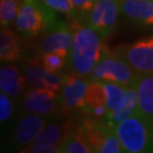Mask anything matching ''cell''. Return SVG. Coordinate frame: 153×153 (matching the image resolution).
Masks as SVG:
<instances>
[{"label":"cell","mask_w":153,"mask_h":153,"mask_svg":"<svg viewBox=\"0 0 153 153\" xmlns=\"http://www.w3.org/2000/svg\"><path fill=\"white\" fill-rule=\"evenodd\" d=\"M73 44L74 30H71L67 23H64L58 28L45 34L39 43V51L42 55L48 52L59 53L71 64Z\"/></svg>","instance_id":"obj_12"},{"label":"cell","mask_w":153,"mask_h":153,"mask_svg":"<svg viewBox=\"0 0 153 153\" xmlns=\"http://www.w3.org/2000/svg\"><path fill=\"white\" fill-rule=\"evenodd\" d=\"M27 82L23 73L14 65L1 66L0 68V90L14 100H22Z\"/></svg>","instance_id":"obj_14"},{"label":"cell","mask_w":153,"mask_h":153,"mask_svg":"<svg viewBox=\"0 0 153 153\" xmlns=\"http://www.w3.org/2000/svg\"><path fill=\"white\" fill-rule=\"evenodd\" d=\"M57 11L42 0H22L15 21L17 34L23 38H36L58 28L64 24Z\"/></svg>","instance_id":"obj_1"},{"label":"cell","mask_w":153,"mask_h":153,"mask_svg":"<svg viewBox=\"0 0 153 153\" xmlns=\"http://www.w3.org/2000/svg\"><path fill=\"white\" fill-rule=\"evenodd\" d=\"M97 1L98 0H73V4L76 8L79 22L83 24L85 23L90 11L92 10V8L94 7Z\"/></svg>","instance_id":"obj_25"},{"label":"cell","mask_w":153,"mask_h":153,"mask_svg":"<svg viewBox=\"0 0 153 153\" xmlns=\"http://www.w3.org/2000/svg\"><path fill=\"white\" fill-rule=\"evenodd\" d=\"M19 9V0H0V22L1 26L9 27L15 24Z\"/></svg>","instance_id":"obj_22"},{"label":"cell","mask_w":153,"mask_h":153,"mask_svg":"<svg viewBox=\"0 0 153 153\" xmlns=\"http://www.w3.org/2000/svg\"><path fill=\"white\" fill-rule=\"evenodd\" d=\"M45 5L73 21H78V15L73 0H42Z\"/></svg>","instance_id":"obj_23"},{"label":"cell","mask_w":153,"mask_h":153,"mask_svg":"<svg viewBox=\"0 0 153 153\" xmlns=\"http://www.w3.org/2000/svg\"><path fill=\"white\" fill-rule=\"evenodd\" d=\"M41 62L44 66V68L56 73H61L65 66L69 64L64 57H61L59 53H56V52L43 53L41 56Z\"/></svg>","instance_id":"obj_24"},{"label":"cell","mask_w":153,"mask_h":153,"mask_svg":"<svg viewBox=\"0 0 153 153\" xmlns=\"http://www.w3.org/2000/svg\"><path fill=\"white\" fill-rule=\"evenodd\" d=\"M23 58L22 44L17 35L8 27L1 26L0 32V60L5 62L21 60Z\"/></svg>","instance_id":"obj_17"},{"label":"cell","mask_w":153,"mask_h":153,"mask_svg":"<svg viewBox=\"0 0 153 153\" xmlns=\"http://www.w3.org/2000/svg\"><path fill=\"white\" fill-rule=\"evenodd\" d=\"M16 104L14 102V99L8 97L7 94L1 92L0 94V124H1V136L5 137L2 138L7 140L8 136L11 134L13 129L15 128L16 121Z\"/></svg>","instance_id":"obj_18"},{"label":"cell","mask_w":153,"mask_h":153,"mask_svg":"<svg viewBox=\"0 0 153 153\" xmlns=\"http://www.w3.org/2000/svg\"><path fill=\"white\" fill-rule=\"evenodd\" d=\"M71 121L62 120L61 116L44 127L31 144L23 149L24 153H60V144L71 131Z\"/></svg>","instance_id":"obj_7"},{"label":"cell","mask_w":153,"mask_h":153,"mask_svg":"<svg viewBox=\"0 0 153 153\" xmlns=\"http://www.w3.org/2000/svg\"><path fill=\"white\" fill-rule=\"evenodd\" d=\"M103 38L88 24L74 28V44L69 66L75 74L90 76L94 66L103 57Z\"/></svg>","instance_id":"obj_2"},{"label":"cell","mask_w":153,"mask_h":153,"mask_svg":"<svg viewBox=\"0 0 153 153\" xmlns=\"http://www.w3.org/2000/svg\"><path fill=\"white\" fill-rule=\"evenodd\" d=\"M137 104H138V94H137L136 86L134 83L133 85L126 86L125 97H124L121 104L117 109L109 111L108 115L104 118V121L114 128L116 125H118L119 123L135 114L137 109Z\"/></svg>","instance_id":"obj_15"},{"label":"cell","mask_w":153,"mask_h":153,"mask_svg":"<svg viewBox=\"0 0 153 153\" xmlns=\"http://www.w3.org/2000/svg\"><path fill=\"white\" fill-rule=\"evenodd\" d=\"M138 76L140 73L115 52H104L103 57L94 66L88 78L90 81H107L129 86L136 82Z\"/></svg>","instance_id":"obj_6"},{"label":"cell","mask_w":153,"mask_h":153,"mask_svg":"<svg viewBox=\"0 0 153 153\" xmlns=\"http://www.w3.org/2000/svg\"><path fill=\"white\" fill-rule=\"evenodd\" d=\"M102 82H103L105 95H107V107H108V109H109V111L117 109L124 100L126 86L114 82H107V81H102Z\"/></svg>","instance_id":"obj_21"},{"label":"cell","mask_w":153,"mask_h":153,"mask_svg":"<svg viewBox=\"0 0 153 153\" xmlns=\"http://www.w3.org/2000/svg\"><path fill=\"white\" fill-rule=\"evenodd\" d=\"M120 14L133 25L153 27V0H120Z\"/></svg>","instance_id":"obj_13"},{"label":"cell","mask_w":153,"mask_h":153,"mask_svg":"<svg viewBox=\"0 0 153 153\" xmlns=\"http://www.w3.org/2000/svg\"><path fill=\"white\" fill-rule=\"evenodd\" d=\"M120 14V0H98L84 24L92 26L104 39L115 31Z\"/></svg>","instance_id":"obj_10"},{"label":"cell","mask_w":153,"mask_h":153,"mask_svg":"<svg viewBox=\"0 0 153 153\" xmlns=\"http://www.w3.org/2000/svg\"><path fill=\"white\" fill-rule=\"evenodd\" d=\"M60 153H93L79 127H73L60 144Z\"/></svg>","instance_id":"obj_19"},{"label":"cell","mask_w":153,"mask_h":153,"mask_svg":"<svg viewBox=\"0 0 153 153\" xmlns=\"http://www.w3.org/2000/svg\"><path fill=\"white\" fill-rule=\"evenodd\" d=\"M60 116L38 115L27 112V115L23 116L17 121L11 134L7 140H5V144L1 145V151L21 152L25 146H27L36 138V136L43 131L45 126Z\"/></svg>","instance_id":"obj_5"},{"label":"cell","mask_w":153,"mask_h":153,"mask_svg":"<svg viewBox=\"0 0 153 153\" xmlns=\"http://www.w3.org/2000/svg\"><path fill=\"white\" fill-rule=\"evenodd\" d=\"M107 105V95L102 81H90L85 94L84 108H91L95 105ZM83 108V109H84Z\"/></svg>","instance_id":"obj_20"},{"label":"cell","mask_w":153,"mask_h":153,"mask_svg":"<svg viewBox=\"0 0 153 153\" xmlns=\"http://www.w3.org/2000/svg\"><path fill=\"white\" fill-rule=\"evenodd\" d=\"M88 84L90 81L84 76L77 74L66 75L65 83L60 91L61 105L64 112H82Z\"/></svg>","instance_id":"obj_11"},{"label":"cell","mask_w":153,"mask_h":153,"mask_svg":"<svg viewBox=\"0 0 153 153\" xmlns=\"http://www.w3.org/2000/svg\"><path fill=\"white\" fill-rule=\"evenodd\" d=\"M78 127L93 153H125L115 129L104 119L84 116Z\"/></svg>","instance_id":"obj_4"},{"label":"cell","mask_w":153,"mask_h":153,"mask_svg":"<svg viewBox=\"0 0 153 153\" xmlns=\"http://www.w3.org/2000/svg\"><path fill=\"white\" fill-rule=\"evenodd\" d=\"M135 86L138 94L136 110L153 119V73L140 74Z\"/></svg>","instance_id":"obj_16"},{"label":"cell","mask_w":153,"mask_h":153,"mask_svg":"<svg viewBox=\"0 0 153 153\" xmlns=\"http://www.w3.org/2000/svg\"><path fill=\"white\" fill-rule=\"evenodd\" d=\"M140 74L153 73V36L119 45L114 51Z\"/></svg>","instance_id":"obj_9"},{"label":"cell","mask_w":153,"mask_h":153,"mask_svg":"<svg viewBox=\"0 0 153 153\" xmlns=\"http://www.w3.org/2000/svg\"><path fill=\"white\" fill-rule=\"evenodd\" d=\"M23 111L38 115L60 116L64 112L60 92L44 88H31L26 90L21 100Z\"/></svg>","instance_id":"obj_8"},{"label":"cell","mask_w":153,"mask_h":153,"mask_svg":"<svg viewBox=\"0 0 153 153\" xmlns=\"http://www.w3.org/2000/svg\"><path fill=\"white\" fill-rule=\"evenodd\" d=\"M125 153H153V119L140 111L114 127Z\"/></svg>","instance_id":"obj_3"}]
</instances>
